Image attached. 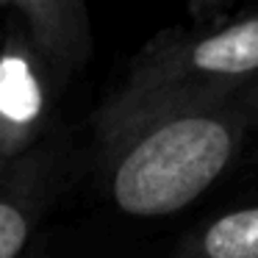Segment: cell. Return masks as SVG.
I'll list each match as a JSON object with an SVG mask.
<instances>
[{
	"label": "cell",
	"instance_id": "cell-1",
	"mask_svg": "<svg viewBox=\"0 0 258 258\" xmlns=\"http://www.w3.org/2000/svg\"><path fill=\"white\" fill-rule=\"evenodd\" d=\"M255 136L250 97L180 106L103 136L114 206L128 217H167L211 189Z\"/></svg>",
	"mask_w": 258,
	"mask_h": 258
},
{
	"label": "cell",
	"instance_id": "cell-2",
	"mask_svg": "<svg viewBox=\"0 0 258 258\" xmlns=\"http://www.w3.org/2000/svg\"><path fill=\"white\" fill-rule=\"evenodd\" d=\"M258 92V9L189 34H164L97 111V139L139 117Z\"/></svg>",
	"mask_w": 258,
	"mask_h": 258
},
{
	"label": "cell",
	"instance_id": "cell-3",
	"mask_svg": "<svg viewBox=\"0 0 258 258\" xmlns=\"http://www.w3.org/2000/svg\"><path fill=\"white\" fill-rule=\"evenodd\" d=\"M56 78L14 23L0 25V156L23 158L39 139Z\"/></svg>",
	"mask_w": 258,
	"mask_h": 258
},
{
	"label": "cell",
	"instance_id": "cell-4",
	"mask_svg": "<svg viewBox=\"0 0 258 258\" xmlns=\"http://www.w3.org/2000/svg\"><path fill=\"white\" fill-rule=\"evenodd\" d=\"M0 14L25 34L58 86L92 50V25L81 0H0Z\"/></svg>",
	"mask_w": 258,
	"mask_h": 258
},
{
	"label": "cell",
	"instance_id": "cell-5",
	"mask_svg": "<svg viewBox=\"0 0 258 258\" xmlns=\"http://www.w3.org/2000/svg\"><path fill=\"white\" fill-rule=\"evenodd\" d=\"M45 164L23 156L0 178V258H20L45 206Z\"/></svg>",
	"mask_w": 258,
	"mask_h": 258
},
{
	"label": "cell",
	"instance_id": "cell-6",
	"mask_svg": "<svg viewBox=\"0 0 258 258\" xmlns=\"http://www.w3.org/2000/svg\"><path fill=\"white\" fill-rule=\"evenodd\" d=\"M175 258H258V203L217 214L191 230Z\"/></svg>",
	"mask_w": 258,
	"mask_h": 258
},
{
	"label": "cell",
	"instance_id": "cell-7",
	"mask_svg": "<svg viewBox=\"0 0 258 258\" xmlns=\"http://www.w3.org/2000/svg\"><path fill=\"white\" fill-rule=\"evenodd\" d=\"M252 106H255V139H258V92L252 95Z\"/></svg>",
	"mask_w": 258,
	"mask_h": 258
},
{
	"label": "cell",
	"instance_id": "cell-8",
	"mask_svg": "<svg viewBox=\"0 0 258 258\" xmlns=\"http://www.w3.org/2000/svg\"><path fill=\"white\" fill-rule=\"evenodd\" d=\"M3 164H6V161H3V156H0V178H3Z\"/></svg>",
	"mask_w": 258,
	"mask_h": 258
}]
</instances>
